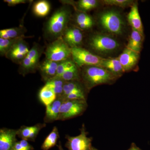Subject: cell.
<instances>
[{"label":"cell","instance_id":"6da1fadb","mask_svg":"<svg viewBox=\"0 0 150 150\" xmlns=\"http://www.w3.org/2000/svg\"><path fill=\"white\" fill-rule=\"evenodd\" d=\"M71 17V11L64 5L57 9L46 23L44 35L48 39L55 40L63 36Z\"/></svg>","mask_w":150,"mask_h":150},{"label":"cell","instance_id":"7a4b0ae2","mask_svg":"<svg viewBox=\"0 0 150 150\" xmlns=\"http://www.w3.org/2000/svg\"><path fill=\"white\" fill-rule=\"evenodd\" d=\"M80 76L88 91L100 85L111 84L118 79L106 69L97 66L82 67Z\"/></svg>","mask_w":150,"mask_h":150},{"label":"cell","instance_id":"3957f363","mask_svg":"<svg viewBox=\"0 0 150 150\" xmlns=\"http://www.w3.org/2000/svg\"><path fill=\"white\" fill-rule=\"evenodd\" d=\"M89 48L100 55L107 56L118 51L121 47L118 40L108 33H97L88 38Z\"/></svg>","mask_w":150,"mask_h":150},{"label":"cell","instance_id":"277c9868","mask_svg":"<svg viewBox=\"0 0 150 150\" xmlns=\"http://www.w3.org/2000/svg\"><path fill=\"white\" fill-rule=\"evenodd\" d=\"M100 25L108 34L122 35L124 33L126 24L122 15L115 10H106L98 15Z\"/></svg>","mask_w":150,"mask_h":150},{"label":"cell","instance_id":"5b68a950","mask_svg":"<svg viewBox=\"0 0 150 150\" xmlns=\"http://www.w3.org/2000/svg\"><path fill=\"white\" fill-rule=\"evenodd\" d=\"M46 59L56 62H62L71 56V48L63 38L60 37L49 44L45 52Z\"/></svg>","mask_w":150,"mask_h":150},{"label":"cell","instance_id":"8992f818","mask_svg":"<svg viewBox=\"0 0 150 150\" xmlns=\"http://www.w3.org/2000/svg\"><path fill=\"white\" fill-rule=\"evenodd\" d=\"M87 106L86 100L65 99L61 105L58 120L65 121L81 115Z\"/></svg>","mask_w":150,"mask_h":150},{"label":"cell","instance_id":"52a82bcc","mask_svg":"<svg viewBox=\"0 0 150 150\" xmlns=\"http://www.w3.org/2000/svg\"><path fill=\"white\" fill-rule=\"evenodd\" d=\"M71 57L78 67L85 66H97L101 67L103 58L101 56L81 48L75 47L71 48Z\"/></svg>","mask_w":150,"mask_h":150},{"label":"cell","instance_id":"ba28073f","mask_svg":"<svg viewBox=\"0 0 150 150\" xmlns=\"http://www.w3.org/2000/svg\"><path fill=\"white\" fill-rule=\"evenodd\" d=\"M43 49L37 43L33 44L29 53L20 64L18 71L23 76L35 71L38 69L39 60Z\"/></svg>","mask_w":150,"mask_h":150},{"label":"cell","instance_id":"9c48e42d","mask_svg":"<svg viewBox=\"0 0 150 150\" xmlns=\"http://www.w3.org/2000/svg\"><path fill=\"white\" fill-rule=\"evenodd\" d=\"M87 133L86 132L84 125L81 130L79 135L76 137H66L67 142L66 143V147L69 150H91L92 147L91 146L92 139L87 136Z\"/></svg>","mask_w":150,"mask_h":150},{"label":"cell","instance_id":"30bf717a","mask_svg":"<svg viewBox=\"0 0 150 150\" xmlns=\"http://www.w3.org/2000/svg\"><path fill=\"white\" fill-rule=\"evenodd\" d=\"M22 38L17 42L6 55L12 62L20 65L29 53L30 49L28 43Z\"/></svg>","mask_w":150,"mask_h":150},{"label":"cell","instance_id":"8fae6325","mask_svg":"<svg viewBox=\"0 0 150 150\" xmlns=\"http://www.w3.org/2000/svg\"><path fill=\"white\" fill-rule=\"evenodd\" d=\"M140 58V53L126 48L118 59L121 62L124 72L131 71L137 66Z\"/></svg>","mask_w":150,"mask_h":150},{"label":"cell","instance_id":"7c38bea8","mask_svg":"<svg viewBox=\"0 0 150 150\" xmlns=\"http://www.w3.org/2000/svg\"><path fill=\"white\" fill-rule=\"evenodd\" d=\"M62 38L70 48L80 47L83 40V34L81 30L76 26H68Z\"/></svg>","mask_w":150,"mask_h":150},{"label":"cell","instance_id":"4fadbf2b","mask_svg":"<svg viewBox=\"0 0 150 150\" xmlns=\"http://www.w3.org/2000/svg\"><path fill=\"white\" fill-rule=\"evenodd\" d=\"M17 130L3 128L0 130V150H11L16 142Z\"/></svg>","mask_w":150,"mask_h":150},{"label":"cell","instance_id":"5bb4252c","mask_svg":"<svg viewBox=\"0 0 150 150\" xmlns=\"http://www.w3.org/2000/svg\"><path fill=\"white\" fill-rule=\"evenodd\" d=\"M62 96H58L55 101L46 106V114L44 121L46 123L58 120L61 105L65 100Z\"/></svg>","mask_w":150,"mask_h":150},{"label":"cell","instance_id":"9a60e30c","mask_svg":"<svg viewBox=\"0 0 150 150\" xmlns=\"http://www.w3.org/2000/svg\"><path fill=\"white\" fill-rule=\"evenodd\" d=\"M60 62H56L46 59L39 65L41 76L46 82L56 77L57 69Z\"/></svg>","mask_w":150,"mask_h":150},{"label":"cell","instance_id":"2e32d148","mask_svg":"<svg viewBox=\"0 0 150 150\" xmlns=\"http://www.w3.org/2000/svg\"><path fill=\"white\" fill-rule=\"evenodd\" d=\"M127 19L132 28L137 30L144 36V28L140 17L138 4L134 2L127 16Z\"/></svg>","mask_w":150,"mask_h":150},{"label":"cell","instance_id":"e0dca14e","mask_svg":"<svg viewBox=\"0 0 150 150\" xmlns=\"http://www.w3.org/2000/svg\"><path fill=\"white\" fill-rule=\"evenodd\" d=\"M101 67L106 69L115 77L118 78L125 72L121 62L117 58L104 59Z\"/></svg>","mask_w":150,"mask_h":150},{"label":"cell","instance_id":"ac0fdd59","mask_svg":"<svg viewBox=\"0 0 150 150\" xmlns=\"http://www.w3.org/2000/svg\"><path fill=\"white\" fill-rule=\"evenodd\" d=\"M76 26L81 30H87L93 27L94 24L93 19L86 12L79 11L75 17Z\"/></svg>","mask_w":150,"mask_h":150},{"label":"cell","instance_id":"d6986e66","mask_svg":"<svg viewBox=\"0 0 150 150\" xmlns=\"http://www.w3.org/2000/svg\"><path fill=\"white\" fill-rule=\"evenodd\" d=\"M144 36L137 30L132 28L131 35L126 48L140 53L142 50Z\"/></svg>","mask_w":150,"mask_h":150},{"label":"cell","instance_id":"ffe728a7","mask_svg":"<svg viewBox=\"0 0 150 150\" xmlns=\"http://www.w3.org/2000/svg\"><path fill=\"white\" fill-rule=\"evenodd\" d=\"M85 88L83 84L79 81L65 82L63 86L62 96L64 98L68 95L72 93L85 94Z\"/></svg>","mask_w":150,"mask_h":150},{"label":"cell","instance_id":"44dd1931","mask_svg":"<svg viewBox=\"0 0 150 150\" xmlns=\"http://www.w3.org/2000/svg\"><path fill=\"white\" fill-rule=\"evenodd\" d=\"M26 32V28L23 25H20L18 27L1 30L0 38L4 39L25 38L24 34Z\"/></svg>","mask_w":150,"mask_h":150},{"label":"cell","instance_id":"7402d4cb","mask_svg":"<svg viewBox=\"0 0 150 150\" xmlns=\"http://www.w3.org/2000/svg\"><path fill=\"white\" fill-rule=\"evenodd\" d=\"M38 96L41 102L46 106L51 104L57 97L55 93L45 85L40 90Z\"/></svg>","mask_w":150,"mask_h":150},{"label":"cell","instance_id":"603a6c76","mask_svg":"<svg viewBox=\"0 0 150 150\" xmlns=\"http://www.w3.org/2000/svg\"><path fill=\"white\" fill-rule=\"evenodd\" d=\"M51 5L50 3L45 0L38 1L34 4L33 8V13L35 16L40 17L46 16L50 12Z\"/></svg>","mask_w":150,"mask_h":150},{"label":"cell","instance_id":"cb8c5ba5","mask_svg":"<svg viewBox=\"0 0 150 150\" xmlns=\"http://www.w3.org/2000/svg\"><path fill=\"white\" fill-rule=\"evenodd\" d=\"M59 137V131L57 127L55 126L44 140L41 146V149L43 150H48L53 147L57 144Z\"/></svg>","mask_w":150,"mask_h":150},{"label":"cell","instance_id":"d4e9b609","mask_svg":"<svg viewBox=\"0 0 150 150\" xmlns=\"http://www.w3.org/2000/svg\"><path fill=\"white\" fill-rule=\"evenodd\" d=\"M65 81L59 78H54L46 82L45 85L55 93L57 96H62Z\"/></svg>","mask_w":150,"mask_h":150},{"label":"cell","instance_id":"484cf974","mask_svg":"<svg viewBox=\"0 0 150 150\" xmlns=\"http://www.w3.org/2000/svg\"><path fill=\"white\" fill-rule=\"evenodd\" d=\"M78 67L76 64L71 68L66 71L59 78L65 82L79 81L81 79L80 72L79 71Z\"/></svg>","mask_w":150,"mask_h":150},{"label":"cell","instance_id":"4316f807","mask_svg":"<svg viewBox=\"0 0 150 150\" xmlns=\"http://www.w3.org/2000/svg\"><path fill=\"white\" fill-rule=\"evenodd\" d=\"M99 5V1L97 0H79L76 4V7L79 11L84 12L91 10Z\"/></svg>","mask_w":150,"mask_h":150},{"label":"cell","instance_id":"83f0119b","mask_svg":"<svg viewBox=\"0 0 150 150\" xmlns=\"http://www.w3.org/2000/svg\"><path fill=\"white\" fill-rule=\"evenodd\" d=\"M25 38L4 39L0 38V55L1 56H5L7 53L17 42L22 38Z\"/></svg>","mask_w":150,"mask_h":150},{"label":"cell","instance_id":"f1b7e54d","mask_svg":"<svg viewBox=\"0 0 150 150\" xmlns=\"http://www.w3.org/2000/svg\"><path fill=\"white\" fill-rule=\"evenodd\" d=\"M76 64L73 59H70L59 63L57 69L56 78H60L66 71Z\"/></svg>","mask_w":150,"mask_h":150},{"label":"cell","instance_id":"f546056e","mask_svg":"<svg viewBox=\"0 0 150 150\" xmlns=\"http://www.w3.org/2000/svg\"><path fill=\"white\" fill-rule=\"evenodd\" d=\"M102 3L106 5L126 8L132 6L134 2L132 0H104Z\"/></svg>","mask_w":150,"mask_h":150},{"label":"cell","instance_id":"4dcf8cb0","mask_svg":"<svg viewBox=\"0 0 150 150\" xmlns=\"http://www.w3.org/2000/svg\"><path fill=\"white\" fill-rule=\"evenodd\" d=\"M36 125L33 126H23L17 130V136L22 139L27 140L30 133L35 129Z\"/></svg>","mask_w":150,"mask_h":150},{"label":"cell","instance_id":"1f68e13d","mask_svg":"<svg viewBox=\"0 0 150 150\" xmlns=\"http://www.w3.org/2000/svg\"><path fill=\"white\" fill-rule=\"evenodd\" d=\"M33 147L27 140L22 139L17 142L11 150H33Z\"/></svg>","mask_w":150,"mask_h":150},{"label":"cell","instance_id":"d6a6232c","mask_svg":"<svg viewBox=\"0 0 150 150\" xmlns=\"http://www.w3.org/2000/svg\"><path fill=\"white\" fill-rule=\"evenodd\" d=\"M64 98L68 100H86V94L79 93H71L65 97Z\"/></svg>","mask_w":150,"mask_h":150},{"label":"cell","instance_id":"836d02e7","mask_svg":"<svg viewBox=\"0 0 150 150\" xmlns=\"http://www.w3.org/2000/svg\"><path fill=\"white\" fill-rule=\"evenodd\" d=\"M4 1L6 3L8 6H14L20 4H24L27 3L28 1L26 0H4Z\"/></svg>","mask_w":150,"mask_h":150},{"label":"cell","instance_id":"e575fe53","mask_svg":"<svg viewBox=\"0 0 150 150\" xmlns=\"http://www.w3.org/2000/svg\"><path fill=\"white\" fill-rule=\"evenodd\" d=\"M128 150H141L139 148H137L136 146H131L129 149Z\"/></svg>","mask_w":150,"mask_h":150},{"label":"cell","instance_id":"d590c367","mask_svg":"<svg viewBox=\"0 0 150 150\" xmlns=\"http://www.w3.org/2000/svg\"><path fill=\"white\" fill-rule=\"evenodd\" d=\"M58 149H59V150H64V149L62 148V145H61V144H59V146H58Z\"/></svg>","mask_w":150,"mask_h":150},{"label":"cell","instance_id":"8d00e7d4","mask_svg":"<svg viewBox=\"0 0 150 150\" xmlns=\"http://www.w3.org/2000/svg\"><path fill=\"white\" fill-rule=\"evenodd\" d=\"M91 150H98L97 149H95V148L92 147V149H91Z\"/></svg>","mask_w":150,"mask_h":150}]
</instances>
